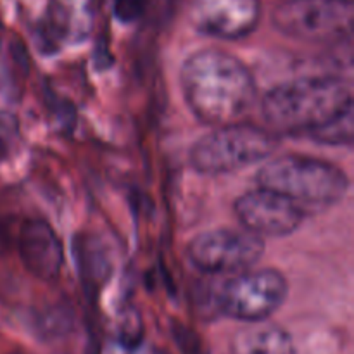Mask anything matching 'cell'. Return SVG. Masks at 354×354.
I'll return each instance as SVG.
<instances>
[{"instance_id": "ba28073f", "label": "cell", "mask_w": 354, "mask_h": 354, "mask_svg": "<svg viewBox=\"0 0 354 354\" xmlns=\"http://www.w3.org/2000/svg\"><path fill=\"white\" fill-rule=\"evenodd\" d=\"M234 211L242 228L261 239L294 234L308 214L280 194L261 187L242 194L235 201Z\"/></svg>"}, {"instance_id": "8fae6325", "label": "cell", "mask_w": 354, "mask_h": 354, "mask_svg": "<svg viewBox=\"0 0 354 354\" xmlns=\"http://www.w3.org/2000/svg\"><path fill=\"white\" fill-rule=\"evenodd\" d=\"M95 24V0H48L44 30L50 44H85Z\"/></svg>"}, {"instance_id": "5b68a950", "label": "cell", "mask_w": 354, "mask_h": 354, "mask_svg": "<svg viewBox=\"0 0 354 354\" xmlns=\"http://www.w3.org/2000/svg\"><path fill=\"white\" fill-rule=\"evenodd\" d=\"M272 23L294 40L327 44L351 35L354 7L351 0H280Z\"/></svg>"}, {"instance_id": "7c38bea8", "label": "cell", "mask_w": 354, "mask_h": 354, "mask_svg": "<svg viewBox=\"0 0 354 354\" xmlns=\"http://www.w3.org/2000/svg\"><path fill=\"white\" fill-rule=\"evenodd\" d=\"M232 354H296L292 337L282 327L265 322H252L235 332Z\"/></svg>"}, {"instance_id": "30bf717a", "label": "cell", "mask_w": 354, "mask_h": 354, "mask_svg": "<svg viewBox=\"0 0 354 354\" xmlns=\"http://www.w3.org/2000/svg\"><path fill=\"white\" fill-rule=\"evenodd\" d=\"M21 261L24 268L38 280L52 282L64 265V248L54 228L40 218L26 220L17 237Z\"/></svg>"}, {"instance_id": "6da1fadb", "label": "cell", "mask_w": 354, "mask_h": 354, "mask_svg": "<svg viewBox=\"0 0 354 354\" xmlns=\"http://www.w3.org/2000/svg\"><path fill=\"white\" fill-rule=\"evenodd\" d=\"M180 85L190 113L214 128L241 123L258 100L251 69L220 48L190 54L180 69Z\"/></svg>"}, {"instance_id": "5bb4252c", "label": "cell", "mask_w": 354, "mask_h": 354, "mask_svg": "<svg viewBox=\"0 0 354 354\" xmlns=\"http://www.w3.org/2000/svg\"><path fill=\"white\" fill-rule=\"evenodd\" d=\"M145 0H114V14L123 23H131L144 14Z\"/></svg>"}, {"instance_id": "9c48e42d", "label": "cell", "mask_w": 354, "mask_h": 354, "mask_svg": "<svg viewBox=\"0 0 354 354\" xmlns=\"http://www.w3.org/2000/svg\"><path fill=\"white\" fill-rule=\"evenodd\" d=\"M261 19V0H192L190 23L199 33L220 40H242Z\"/></svg>"}, {"instance_id": "52a82bcc", "label": "cell", "mask_w": 354, "mask_h": 354, "mask_svg": "<svg viewBox=\"0 0 354 354\" xmlns=\"http://www.w3.org/2000/svg\"><path fill=\"white\" fill-rule=\"evenodd\" d=\"M265 254V241L245 228L203 232L187 245V256L199 272L230 277L254 268Z\"/></svg>"}, {"instance_id": "3957f363", "label": "cell", "mask_w": 354, "mask_h": 354, "mask_svg": "<svg viewBox=\"0 0 354 354\" xmlns=\"http://www.w3.org/2000/svg\"><path fill=\"white\" fill-rule=\"evenodd\" d=\"M256 183L308 209H324L346 197L349 176L339 166L304 154L270 158L259 165Z\"/></svg>"}, {"instance_id": "4fadbf2b", "label": "cell", "mask_w": 354, "mask_h": 354, "mask_svg": "<svg viewBox=\"0 0 354 354\" xmlns=\"http://www.w3.org/2000/svg\"><path fill=\"white\" fill-rule=\"evenodd\" d=\"M353 135H354V114L353 107L342 113L341 116L335 118L334 121L327 124L324 130L318 131L313 140L320 142V144L327 145H351L353 144Z\"/></svg>"}, {"instance_id": "7a4b0ae2", "label": "cell", "mask_w": 354, "mask_h": 354, "mask_svg": "<svg viewBox=\"0 0 354 354\" xmlns=\"http://www.w3.org/2000/svg\"><path fill=\"white\" fill-rule=\"evenodd\" d=\"M354 107L349 83L337 76H311L275 85L263 95L261 114L270 131L315 137Z\"/></svg>"}, {"instance_id": "277c9868", "label": "cell", "mask_w": 354, "mask_h": 354, "mask_svg": "<svg viewBox=\"0 0 354 354\" xmlns=\"http://www.w3.org/2000/svg\"><path fill=\"white\" fill-rule=\"evenodd\" d=\"M279 147V138L268 128L241 123L216 127L201 137L189 151L190 166L197 173L211 176L241 171L261 165Z\"/></svg>"}, {"instance_id": "2e32d148", "label": "cell", "mask_w": 354, "mask_h": 354, "mask_svg": "<svg viewBox=\"0 0 354 354\" xmlns=\"http://www.w3.org/2000/svg\"><path fill=\"white\" fill-rule=\"evenodd\" d=\"M12 354H19V353H12Z\"/></svg>"}, {"instance_id": "8992f818", "label": "cell", "mask_w": 354, "mask_h": 354, "mask_svg": "<svg viewBox=\"0 0 354 354\" xmlns=\"http://www.w3.org/2000/svg\"><path fill=\"white\" fill-rule=\"evenodd\" d=\"M289 294L287 279L273 268H249L228 277L218 292V306L234 320L265 322L282 308Z\"/></svg>"}, {"instance_id": "9a60e30c", "label": "cell", "mask_w": 354, "mask_h": 354, "mask_svg": "<svg viewBox=\"0 0 354 354\" xmlns=\"http://www.w3.org/2000/svg\"><path fill=\"white\" fill-rule=\"evenodd\" d=\"M17 133L16 120L10 116H3L0 120V161L7 158L10 149V140Z\"/></svg>"}]
</instances>
